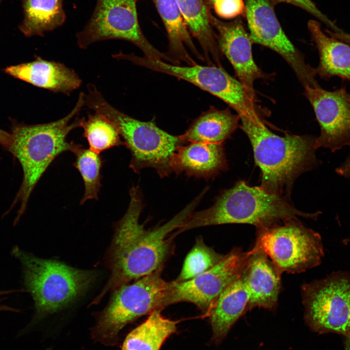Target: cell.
Returning <instances> with one entry per match:
<instances>
[{
  "instance_id": "obj_1",
  "label": "cell",
  "mask_w": 350,
  "mask_h": 350,
  "mask_svg": "<svg viewBox=\"0 0 350 350\" xmlns=\"http://www.w3.org/2000/svg\"><path fill=\"white\" fill-rule=\"evenodd\" d=\"M205 193L203 191L163 225L148 229L139 222L144 208L141 191L139 186L131 187L128 209L115 225L109 251L110 276L93 302H99L108 292L163 269L172 249L171 233L189 219Z\"/></svg>"
},
{
  "instance_id": "obj_2",
  "label": "cell",
  "mask_w": 350,
  "mask_h": 350,
  "mask_svg": "<svg viewBox=\"0 0 350 350\" xmlns=\"http://www.w3.org/2000/svg\"><path fill=\"white\" fill-rule=\"evenodd\" d=\"M85 94L81 92L72 110L66 116L52 122L12 125V140L8 150L20 163L23 179L12 206L20 203L14 223L18 221L26 210L28 202L36 184L52 162L62 153L72 152L76 143L67 137L80 127L82 118L77 117L85 105Z\"/></svg>"
},
{
  "instance_id": "obj_3",
  "label": "cell",
  "mask_w": 350,
  "mask_h": 350,
  "mask_svg": "<svg viewBox=\"0 0 350 350\" xmlns=\"http://www.w3.org/2000/svg\"><path fill=\"white\" fill-rule=\"evenodd\" d=\"M318 213L300 211L283 195L240 181L223 192L210 208L193 211L174 234L197 228L227 224H247L257 228L267 227L298 216L315 219Z\"/></svg>"
},
{
  "instance_id": "obj_4",
  "label": "cell",
  "mask_w": 350,
  "mask_h": 350,
  "mask_svg": "<svg viewBox=\"0 0 350 350\" xmlns=\"http://www.w3.org/2000/svg\"><path fill=\"white\" fill-rule=\"evenodd\" d=\"M240 118L261 171V187L268 192L283 195L298 175L316 164L313 137H280L270 131L260 118Z\"/></svg>"
},
{
  "instance_id": "obj_5",
  "label": "cell",
  "mask_w": 350,
  "mask_h": 350,
  "mask_svg": "<svg viewBox=\"0 0 350 350\" xmlns=\"http://www.w3.org/2000/svg\"><path fill=\"white\" fill-rule=\"evenodd\" d=\"M87 90L85 105L115 125L130 152L129 167L135 173L151 168L161 178L174 173L175 155L180 147L188 143L181 135H171L153 122L138 120L118 110L106 101L93 84H88Z\"/></svg>"
},
{
  "instance_id": "obj_6",
  "label": "cell",
  "mask_w": 350,
  "mask_h": 350,
  "mask_svg": "<svg viewBox=\"0 0 350 350\" xmlns=\"http://www.w3.org/2000/svg\"><path fill=\"white\" fill-rule=\"evenodd\" d=\"M12 253L21 263L24 285L40 314L55 312L71 303L88 289L97 277L93 271L39 258L18 246Z\"/></svg>"
},
{
  "instance_id": "obj_7",
  "label": "cell",
  "mask_w": 350,
  "mask_h": 350,
  "mask_svg": "<svg viewBox=\"0 0 350 350\" xmlns=\"http://www.w3.org/2000/svg\"><path fill=\"white\" fill-rule=\"evenodd\" d=\"M162 270H158L113 291L94 328L95 338L105 344L112 345L127 324L169 305L170 282L162 278Z\"/></svg>"
},
{
  "instance_id": "obj_8",
  "label": "cell",
  "mask_w": 350,
  "mask_h": 350,
  "mask_svg": "<svg viewBox=\"0 0 350 350\" xmlns=\"http://www.w3.org/2000/svg\"><path fill=\"white\" fill-rule=\"evenodd\" d=\"M254 247L262 250L280 273H299L318 265L324 255L319 234L297 218L257 228Z\"/></svg>"
},
{
  "instance_id": "obj_9",
  "label": "cell",
  "mask_w": 350,
  "mask_h": 350,
  "mask_svg": "<svg viewBox=\"0 0 350 350\" xmlns=\"http://www.w3.org/2000/svg\"><path fill=\"white\" fill-rule=\"evenodd\" d=\"M304 319L320 334L333 333L350 339V275L334 272L302 285Z\"/></svg>"
},
{
  "instance_id": "obj_10",
  "label": "cell",
  "mask_w": 350,
  "mask_h": 350,
  "mask_svg": "<svg viewBox=\"0 0 350 350\" xmlns=\"http://www.w3.org/2000/svg\"><path fill=\"white\" fill-rule=\"evenodd\" d=\"M76 37L81 49L100 41L126 40L138 47L146 57L175 64L143 35L138 20L137 0H97L91 17Z\"/></svg>"
},
{
  "instance_id": "obj_11",
  "label": "cell",
  "mask_w": 350,
  "mask_h": 350,
  "mask_svg": "<svg viewBox=\"0 0 350 350\" xmlns=\"http://www.w3.org/2000/svg\"><path fill=\"white\" fill-rule=\"evenodd\" d=\"M126 59L151 70L168 74L190 82L227 103L239 116L251 119L259 117L254 101L242 83L222 67L216 65L181 66L161 60L128 54Z\"/></svg>"
},
{
  "instance_id": "obj_12",
  "label": "cell",
  "mask_w": 350,
  "mask_h": 350,
  "mask_svg": "<svg viewBox=\"0 0 350 350\" xmlns=\"http://www.w3.org/2000/svg\"><path fill=\"white\" fill-rule=\"evenodd\" d=\"M250 255V250L235 247L207 271L188 280L170 281L169 305L190 302L209 314L221 293L245 270Z\"/></svg>"
},
{
  "instance_id": "obj_13",
  "label": "cell",
  "mask_w": 350,
  "mask_h": 350,
  "mask_svg": "<svg viewBox=\"0 0 350 350\" xmlns=\"http://www.w3.org/2000/svg\"><path fill=\"white\" fill-rule=\"evenodd\" d=\"M249 35L253 43L266 47L280 55L291 67L303 86H315V68L307 64L303 55L283 31L276 16L273 0H244Z\"/></svg>"
},
{
  "instance_id": "obj_14",
  "label": "cell",
  "mask_w": 350,
  "mask_h": 350,
  "mask_svg": "<svg viewBox=\"0 0 350 350\" xmlns=\"http://www.w3.org/2000/svg\"><path fill=\"white\" fill-rule=\"evenodd\" d=\"M304 94L312 105L320 127L314 147L334 152L350 145V93L345 87L333 91L319 85L304 87Z\"/></svg>"
},
{
  "instance_id": "obj_15",
  "label": "cell",
  "mask_w": 350,
  "mask_h": 350,
  "mask_svg": "<svg viewBox=\"0 0 350 350\" xmlns=\"http://www.w3.org/2000/svg\"><path fill=\"white\" fill-rule=\"evenodd\" d=\"M211 22L215 31L217 44L221 53L232 65L239 81L255 102V81L267 79L265 73L256 64L253 57V41L240 18L226 22L212 14Z\"/></svg>"
},
{
  "instance_id": "obj_16",
  "label": "cell",
  "mask_w": 350,
  "mask_h": 350,
  "mask_svg": "<svg viewBox=\"0 0 350 350\" xmlns=\"http://www.w3.org/2000/svg\"><path fill=\"white\" fill-rule=\"evenodd\" d=\"M246 269L249 299L245 312L255 307L276 308L281 288V273L268 256L253 247Z\"/></svg>"
},
{
  "instance_id": "obj_17",
  "label": "cell",
  "mask_w": 350,
  "mask_h": 350,
  "mask_svg": "<svg viewBox=\"0 0 350 350\" xmlns=\"http://www.w3.org/2000/svg\"><path fill=\"white\" fill-rule=\"evenodd\" d=\"M11 76L35 86L69 95L79 88L82 80L75 71L63 63L42 59L7 67Z\"/></svg>"
},
{
  "instance_id": "obj_18",
  "label": "cell",
  "mask_w": 350,
  "mask_h": 350,
  "mask_svg": "<svg viewBox=\"0 0 350 350\" xmlns=\"http://www.w3.org/2000/svg\"><path fill=\"white\" fill-rule=\"evenodd\" d=\"M227 168L222 143L191 142L180 147L174 160L173 170L188 176L205 179L214 177Z\"/></svg>"
},
{
  "instance_id": "obj_19",
  "label": "cell",
  "mask_w": 350,
  "mask_h": 350,
  "mask_svg": "<svg viewBox=\"0 0 350 350\" xmlns=\"http://www.w3.org/2000/svg\"><path fill=\"white\" fill-rule=\"evenodd\" d=\"M246 269L224 290L209 313L212 338L217 343L226 337L234 323L245 313L249 299Z\"/></svg>"
},
{
  "instance_id": "obj_20",
  "label": "cell",
  "mask_w": 350,
  "mask_h": 350,
  "mask_svg": "<svg viewBox=\"0 0 350 350\" xmlns=\"http://www.w3.org/2000/svg\"><path fill=\"white\" fill-rule=\"evenodd\" d=\"M307 26L319 56V64L315 68L316 75L325 80L338 76L350 81V45L327 36L316 20H309Z\"/></svg>"
},
{
  "instance_id": "obj_21",
  "label": "cell",
  "mask_w": 350,
  "mask_h": 350,
  "mask_svg": "<svg viewBox=\"0 0 350 350\" xmlns=\"http://www.w3.org/2000/svg\"><path fill=\"white\" fill-rule=\"evenodd\" d=\"M185 24L200 44L209 65L221 67L222 53L211 22L210 10L205 0H176Z\"/></svg>"
},
{
  "instance_id": "obj_22",
  "label": "cell",
  "mask_w": 350,
  "mask_h": 350,
  "mask_svg": "<svg viewBox=\"0 0 350 350\" xmlns=\"http://www.w3.org/2000/svg\"><path fill=\"white\" fill-rule=\"evenodd\" d=\"M167 33L169 51L167 55L175 65L183 61L189 66L196 63L187 51L190 49L196 56L204 60L193 44L191 35L185 24L176 0H153Z\"/></svg>"
},
{
  "instance_id": "obj_23",
  "label": "cell",
  "mask_w": 350,
  "mask_h": 350,
  "mask_svg": "<svg viewBox=\"0 0 350 350\" xmlns=\"http://www.w3.org/2000/svg\"><path fill=\"white\" fill-rule=\"evenodd\" d=\"M240 119L228 109L212 107L202 113L181 136L187 143H222L236 129Z\"/></svg>"
},
{
  "instance_id": "obj_24",
  "label": "cell",
  "mask_w": 350,
  "mask_h": 350,
  "mask_svg": "<svg viewBox=\"0 0 350 350\" xmlns=\"http://www.w3.org/2000/svg\"><path fill=\"white\" fill-rule=\"evenodd\" d=\"M20 31L27 37L43 36L61 26L66 20L63 0H22Z\"/></svg>"
},
{
  "instance_id": "obj_25",
  "label": "cell",
  "mask_w": 350,
  "mask_h": 350,
  "mask_svg": "<svg viewBox=\"0 0 350 350\" xmlns=\"http://www.w3.org/2000/svg\"><path fill=\"white\" fill-rule=\"evenodd\" d=\"M160 310H156L147 319L126 337L122 350H159L165 340L176 329L177 322L165 318Z\"/></svg>"
},
{
  "instance_id": "obj_26",
  "label": "cell",
  "mask_w": 350,
  "mask_h": 350,
  "mask_svg": "<svg viewBox=\"0 0 350 350\" xmlns=\"http://www.w3.org/2000/svg\"><path fill=\"white\" fill-rule=\"evenodd\" d=\"M71 152L75 156L73 165L80 174L84 184L85 191L80 205L88 200H98L102 186L101 172L105 161L100 154L80 144L76 143Z\"/></svg>"
},
{
  "instance_id": "obj_27",
  "label": "cell",
  "mask_w": 350,
  "mask_h": 350,
  "mask_svg": "<svg viewBox=\"0 0 350 350\" xmlns=\"http://www.w3.org/2000/svg\"><path fill=\"white\" fill-rule=\"evenodd\" d=\"M80 127L89 148L97 153L124 145L115 125L101 114L88 113L87 119L82 118Z\"/></svg>"
},
{
  "instance_id": "obj_28",
  "label": "cell",
  "mask_w": 350,
  "mask_h": 350,
  "mask_svg": "<svg viewBox=\"0 0 350 350\" xmlns=\"http://www.w3.org/2000/svg\"><path fill=\"white\" fill-rule=\"evenodd\" d=\"M224 255L205 244L202 237L196 239L193 246L187 255L177 281L192 279L218 263Z\"/></svg>"
},
{
  "instance_id": "obj_29",
  "label": "cell",
  "mask_w": 350,
  "mask_h": 350,
  "mask_svg": "<svg viewBox=\"0 0 350 350\" xmlns=\"http://www.w3.org/2000/svg\"><path fill=\"white\" fill-rule=\"evenodd\" d=\"M205 1L210 9L213 10L221 18L245 17L246 7L244 0H205Z\"/></svg>"
},
{
  "instance_id": "obj_30",
  "label": "cell",
  "mask_w": 350,
  "mask_h": 350,
  "mask_svg": "<svg viewBox=\"0 0 350 350\" xmlns=\"http://www.w3.org/2000/svg\"><path fill=\"white\" fill-rule=\"evenodd\" d=\"M273 1L275 5L279 3L284 2L298 7L323 22L334 31L333 32L339 33L342 31L334 22L317 8L312 0H273Z\"/></svg>"
},
{
  "instance_id": "obj_31",
  "label": "cell",
  "mask_w": 350,
  "mask_h": 350,
  "mask_svg": "<svg viewBox=\"0 0 350 350\" xmlns=\"http://www.w3.org/2000/svg\"><path fill=\"white\" fill-rule=\"evenodd\" d=\"M335 171L339 175L350 178V154L345 162L337 168Z\"/></svg>"
},
{
  "instance_id": "obj_32",
  "label": "cell",
  "mask_w": 350,
  "mask_h": 350,
  "mask_svg": "<svg viewBox=\"0 0 350 350\" xmlns=\"http://www.w3.org/2000/svg\"><path fill=\"white\" fill-rule=\"evenodd\" d=\"M12 140L11 134L0 129V144L8 150Z\"/></svg>"
},
{
  "instance_id": "obj_33",
  "label": "cell",
  "mask_w": 350,
  "mask_h": 350,
  "mask_svg": "<svg viewBox=\"0 0 350 350\" xmlns=\"http://www.w3.org/2000/svg\"><path fill=\"white\" fill-rule=\"evenodd\" d=\"M330 35L346 43H350V34L342 31L340 33L329 32Z\"/></svg>"
},
{
  "instance_id": "obj_34",
  "label": "cell",
  "mask_w": 350,
  "mask_h": 350,
  "mask_svg": "<svg viewBox=\"0 0 350 350\" xmlns=\"http://www.w3.org/2000/svg\"><path fill=\"white\" fill-rule=\"evenodd\" d=\"M15 291H0V296L4 295L10 294L13 292H15ZM3 298H0V311H16V309L8 307L6 305L2 304L1 302Z\"/></svg>"
},
{
  "instance_id": "obj_35",
  "label": "cell",
  "mask_w": 350,
  "mask_h": 350,
  "mask_svg": "<svg viewBox=\"0 0 350 350\" xmlns=\"http://www.w3.org/2000/svg\"><path fill=\"white\" fill-rule=\"evenodd\" d=\"M344 346L345 350H350V339L344 338Z\"/></svg>"
},
{
  "instance_id": "obj_36",
  "label": "cell",
  "mask_w": 350,
  "mask_h": 350,
  "mask_svg": "<svg viewBox=\"0 0 350 350\" xmlns=\"http://www.w3.org/2000/svg\"><path fill=\"white\" fill-rule=\"evenodd\" d=\"M2 0H0V4H1V2H2Z\"/></svg>"
}]
</instances>
